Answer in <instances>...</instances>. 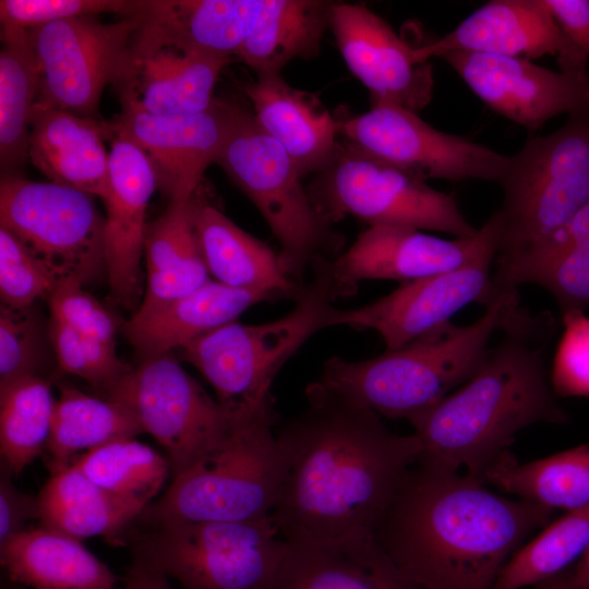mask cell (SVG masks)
Returning a JSON list of instances; mask_svg holds the SVG:
<instances>
[{
	"label": "cell",
	"mask_w": 589,
	"mask_h": 589,
	"mask_svg": "<svg viewBox=\"0 0 589 589\" xmlns=\"http://www.w3.org/2000/svg\"><path fill=\"white\" fill-rule=\"evenodd\" d=\"M2 589H28V588L13 584L7 579L5 584L2 586Z\"/></svg>",
	"instance_id": "cell-50"
},
{
	"label": "cell",
	"mask_w": 589,
	"mask_h": 589,
	"mask_svg": "<svg viewBox=\"0 0 589 589\" xmlns=\"http://www.w3.org/2000/svg\"><path fill=\"white\" fill-rule=\"evenodd\" d=\"M196 228L206 267L215 281L296 300L302 287L283 271L278 254L239 228L200 190Z\"/></svg>",
	"instance_id": "cell-29"
},
{
	"label": "cell",
	"mask_w": 589,
	"mask_h": 589,
	"mask_svg": "<svg viewBox=\"0 0 589 589\" xmlns=\"http://www.w3.org/2000/svg\"><path fill=\"white\" fill-rule=\"evenodd\" d=\"M501 228L497 211L467 239L447 240L405 226H371L332 260L333 273L349 293L365 279L417 280L471 262L489 244L500 241Z\"/></svg>",
	"instance_id": "cell-18"
},
{
	"label": "cell",
	"mask_w": 589,
	"mask_h": 589,
	"mask_svg": "<svg viewBox=\"0 0 589 589\" xmlns=\"http://www.w3.org/2000/svg\"><path fill=\"white\" fill-rule=\"evenodd\" d=\"M230 61L134 33L129 57L113 86L121 108L154 115L196 113L215 101L216 82Z\"/></svg>",
	"instance_id": "cell-22"
},
{
	"label": "cell",
	"mask_w": 589,
	"mask_h": 589,
	"mask_svg": "<svg viewBox=\"0 0 589 589\" xmlns=\"http://www.w3.org/2000/svg\"><path fill=\"white\" fill-rule=\"evenodd\" d=\"M544 1L565 35L589 60V1Z\"/></svg>",
	"instance_id": "cell-46"
},
{
	"label": "cell",
	"mask_w": 589,
	"mask_h": 589,
	"mask_svg": "<svg viewBox=\"0 0 589 589\" xmlns=\"http://www.w3.org/2000/svg\"><path fill=\"white\" fill-rule=\"evenodd\" d=\"M275 299L280 298L209 280L152 312L133 313L120 323V332L141 361L179 350L197 337L235 322L252 305Z\"/></svg>",
	"instance_id": "cell-25"
},
{
	"label": "cell",
	"mask_w": 589,
	"mask_h": 589,
	"mask_svg": "<svg viewBox=\"0 0 589 589\" xmlns=\"http://www.w3.org/2000/svg\"><path fill=\"white\" fill-rule=\"evenodd\" d=\"M46 446L50 470L67 466L82 450L144 433L135 416L121 404L60 385Z\"/></svg>",
	"instance_id": "cell-34"
},
{
	"label": "cell",
	"mask_w": 589,
	"mask_h": 589,
	"mask_svg": "<svg viewBox=\"0 0 589 589\" xmlns=\"http://www.w3.org/2000/svg\"><path fill=\"white\" fill-rule=\"evenodd\" d=\"M589 548V504L567 512L518 549L501 570L494 589L536 586L580 560Z\"/></svg>",
	"instance_id": "cell-37"
},
{
	"label": "cell",
	"mask_w": 589,
	"mask_h": 589,
	"mask_svg": "<svg viewBox=\"0 0 589 589\" xmlns=\"http://www.w3.org/2000/svg\"><path fill=\"white\" fill-rule=\"evenodd\" d=\"M41 329L32 306H0V385L38 373Z\"/></svg>",
	"instance_id": "cell-42"
},
{
	"label": "cell",
	"mask_w": 589,
	"mask_h": 589,
	"mask_svg": "<svg viewBox=\"0 0 589 589\" xmlns=\"http://www.w3.org/2000/svg\"><path fill=\"white\" fill-rule=\"evenodd\" d=\"M516 287H493L484 312L473 323L452 321L394 350L361 361L329 358L317 383L378 416L410 417L432 407L465 384L498 333Z\"/></svg>",
	"instance_id": "cell-4"
},
{
	"label": "cell",
	"mask_w": 589,
	"mask_h": 589,
	"mask_svg": "<svg viewBox=\"0 0 589 589\" xmlns=\"http://www.w3.org/2000/svg\"><path fill=\"white\" fill-rule=\"evenodd\" d=\"M498 184L495 262H504L548 242L589 203V107L556 131L528 139L509 156Z\"/></svg>",
	"instance_id": "cell-7"
},
{
	"label": "cell",
	"mask_w": 589,
	"mask_h": 589,
	"mask_svg": "<svg viewBox=\"0 0 589 589\" xmlns=\"http://www.w3.org/2000/svg\"><path fill=\"white\" fill-rule=\"evenodd\" d=\"M262 0H148L135 35L231 59L252 31Z\"/></svg>",
	"instance_id": "cell-27"
},
{
	"label": "cell",
	"mask_w": 589,
	"mask_h": 589,
	"mask_svg": "<svg viewBox=\"0 0 589 589\" xmlns=\"http://www.w3.org/2000/svg\"><path fill=\"white\" fill-rule=\"evenodd\" d=\"M316 211L330 223L353 216L371 226H405L467 239L477 235L455 199L426 181L338 142L306 189Z\"/></svg>",
	"instance_id": "cell-10"
},
{
	"label": "cell",
	"mask_w": 589,
	"mask_h": 589,
	"mask_svg": "<svg viewBox=\"0 0 589 589\" xmlns=\"http://www.w3.org/2000/svg\"><path fill=\"white\" fill-rule=\"evenodd\" d=\"M156 189V176L146 155L132 142L115 137L109 151L108 192L103 201L105 261L109 298L127 310H136L144 293L141 262L145 217Z\"/></svg>",
	"instance_id": "cell-21"
},
{
	"label": "cell",
	"mask_w": 589,
	"mask_h": 589,
	"mask_svg": "<svg viewBox=\"0 0 589 589\" xmlns=\"http://www.w3.org/2000/svg\"><path fill=\"white\" fill-rule=\"evenodd\" d=\"M337 119V118H336ZM344 141L424 181L478 179L500 182L509 156L424 122L416 111L372 105L366 112L337 119Z\"/></svg>",
	"instance_id": "cell-14"
},
{
	"label": "cell",
	"mask_w": 589,
	"mask_h": 589,
	"mask_svg": "<svg viewBox=\"0 0 589 589\" xmlns=\"http://www.w3.org/2000/svg\"><path fill=\"white\" fill-rule=\"evenodd\" d=\"M277 434L285 474L271 516L287 542L372 534L418 460V436L317 382Z\"/></svg>",
	"instance_id": "cell-1"
},
{
	"label": "cell",
	"mask_w": 589,
	"mask_h": 589,
	"mask_svg": "<svg viewBox=\"0 0 589 589\" xmlns=\"http://www.w3.org/2000/svg\"><path fill=\"white\" fill-rule=\"evenodd\" d=\"M268 589H414L372 534L287 542Z\"/></svg>",
	"instance_id": "cell-24"
},
{
	"label": "cell",
	"mask_w": 589,
	"mask_h": 589,
	"mask_svg": "<svg viewBox=\"0 0 589 589\" xmlns=\"http://www.w3.org/2000/svg\"><path fill=\"white\" fill-rule=\"evenodd\" d=\"M56 400L50 381L25 376L0 385L1 461L19 476L46 448Z\"/></svg>",
	"instance_id": "cell-35"
},
{
	"label": "cell",
	"mask_w": 589,
	"mask_h": 589,
	"mask_svg": "<svg viewBox=\"0 0 589 589\" xmlns=\"http://www.w3.org/2000/svg\"><path fill=\"white\" fill-rule=\"evenodd\" d=\"M332 5L318 0H262L237 57L262 75L280 73L293 59L316 56L329 27Z\"/></svg>",
	"instance_id": "cell-31"
},
{
	"label": "cell",
	"mask_w": 589,
	"mask_h": 589,
	"mask_svg": "<svg viewBox=\"0 0 589 589\" xmlns=\"http://www.w3.org/2000/svg\"><path fill=\"white\" fill-rule=\"evenodd\" d=\"M108 399L129 409L164 448L171 479L215 448L235 422L172 352L141 360Z\"/></svg>",
	"instance_id": "cell-12"
},
{
	"label": "cell",
	"mask_w": 589,
	"mask_h": 589,
	"mask_svg": "<svg viewBox=\"0 0 589 589\" xmlns=\"http://www.w3.org/2000/svg\"><path fill=\"white\" fill-rule=\"evenodd\" d=\"M533 589H580L575 582L573 568L544 580L536 586Z\"/></svg>",
	"instance_id": "cell-48"
},
{
	"label": "cell",
	"mask_w": 589,
	"mask_h": 589,
	"mask_svg": "<svg viewBox=\"0 0 589 589\" xmlns=\"http://www.w3.org/2000/svg\"><path fill=\"white\" fill-rule=\"evenodd\" d=\"M311 267V281L284 317L259 325L231 322L179 349L233 419L273 407L271 386L279 370L311 336L336 326L339 309L333 301L349 292L336 280L332 260H317Z\"/></svg>",
	"instance_id": "cell-5"
},
{
	"label": "cell",
	"mask_w": 589,
	"mask_h": 589,
	"mask_svg": "<svg viewBox=\"0 0 589 589\" xmlns=\"http://www.w3.org/2000/svg\"><path fill=\"white\" fill-rule=\"evenodd\" d=\"M71 462L101 489L146 506L170 474L166 456L135 437L110 441L79 454Z\"/></svg>",
	"instance_id": "cell-36"
},
{
	"label": "cell",
	"mask_w": 589,
	"mask_h": 589,
	"mask_svg": "<svg viewBox=\"0 0 589 589\" xmlns=\"http://www.w3.org/2000/svg\"><path fill=\"white\" fill-rule=\"evenodd\" d=\"M573 575L580 589H589V548L573 568Z\"/></svg>",
	"instance_id": "cell-49"
},
{
	"label": "cell",
	"mask_w": 589,
	"mask_h": 589,
	"mask_svg": "<svg viewBox=\"0 0 589 589\" xmlns=\"http://www.w3.org/2000/svg\"><path fill=\"white\" fill-rule=\"evenodd\" d=\"M453 51L532 59L553 56L561 71H587L588 59L565 35L544 0H493L441 38L412 47L425 63Z\"/></svg>",
	"instance_id": "cell-19"
},
{
	"label": "cell",
	"mask_w": 589,
	"mask_h": 589,
	"mask_svg": "<svg viewBox=\"0 0 589 589\" xmlns=\"http://www.w3.org/2000/svg\"><path fill=\"white\" fill-rule=\"evenodd\" d=\"M47 334L59 368L86 381L103 398L108 399L131 371L110 347L87 337L53 316L49 317Z\"/></svg>",
	"instance_id": "cell-39"
},
{
	"label": "cell",
	"mask_w": 589,
	"mask_h": 589,
	"mask_svg": "<svg viewBox=\"0 0 589 589\" xmlns=\"http://www.w3.org/2000/svg\"><path fill=\"white\" fill-rule=\"evenodd\" d=\"M122 542L132 558L184 589H268L287 550L271 515L243 521L132 524Z\"/></svg>",
	"instance_id": "cell-8"
},
{
	"label": "cell",
	"mask_w": 589,
	"mask_h": 589,
	"mask_svg": "<svg viewBox=\"0 0 589 589\" xmlns=\"http://www.w3.org/2000/svg\"><path fill=\"white\" fill-rule=\"evenodd\" d=\"M119 589H173L169 577L144 561L132 558Z\"/></svg>",
	"instance_id": "cell-47"
},
{
	"label": "cell",
	"mask_w": 589,
	"mask_h": 589,
	"mask_svg": "<svg viewBox=\"0 0 589 589\" xmlns=\"http://www.w3.org/2000/svg\"><path fill=\"white\" fill-rule=\"evenodd\" d=\"M93 197L51 181L1 177L0 228L13 235L59 284L85 286L106 273L105 217Z\"/></svg>",
	"instance_id": "cell-11"
},
{
	"label": "cell",
	"mask_w": 589,
	"mask_h": 589,
	"mask_svg": "<svg viewBox=\"0 0 589 589\" xmlns=\"http://www.w3.org/2000/svg\"><path fill=\"white\" fill-rule=\"evenodd\" d=\"M0 562L8 580L28 589H117L119 582L81 540L41 526L0 546Z\"/></svg>",
	"instance_id": "cell-28"
},
{
	"label": "cell",
	"mask_w": 589,
	"mask_h": 589,
	"mask_svg": "<svg viewBox=\"0 0 589 589\" xmlns=\"http://www.w3.org/2000/svg\"><path fill=\"white\" fill-rule=\"evenodd\" d=\"M564 332L551 374L557 396H589V316L585 312L562 314Z\"/></svg>",
	"instance_id": "cell-43"
},
{
	"label": "cell",
	"mask_w": 589,
	"mask_h": 589,
	"mask_svg": "<svg viewBox=\"0 0 589 589\" xmlns=\"http://www.w3.org/2000/svg\"><path fill=\"white\" fill-rule=\"evenodd\" d=\"M110 121L83 118L36 103L28 139V161L51 182L104 201L108 192Z\"/></svg>",
	"instance_id": "cell-23"
},
{
	"label": "cell",
	"mask_w": 589,
	"mask_h": 589,
	"mask_svg": "<svg viewBox=\"0 0 589 589\" xmlns=\"http://www.w3.org/2000/svg\"><path fill=\"white\" fill-rule=\"evenodd\" d=\"M216 164L260 211L280 244V266L296 283L315 261L330 260L342 247L310 201L303 176L253 112L238 106Z\"/></svg>",
	"instance_id": "cell-9"
},
{
	"label": "cell",
	"mask_w": 589,
	"mask_h": 589,
	"mask_svg": "<svg viewBox=\"0 0 589 589\" xmlns=\"http://www.w3.org/2000/svg\"><path fill=\"white\" fill-rule=\"evenodd\" d=\"M482 483L537 505L566 512L589 504V443L526 464L506 453Z\"/></svg>",
	"instance_id": "cell-33"
},
{
	"label": "cell",
	"mask_w": 589,
	"mask_h": 589,
	"mask_svg": "<svg viewBox=\"0 0 589 589\" xmlns=\"http://www.w3.org/2000/svg\"><path fill=\"white\" fill-rule=\"evenodd\" d=\"M145 1V0H144ZM144 1L129 0H1V25L24 29L99 13L137 15Z\"/></svg>",
	"instance_id": "cell-41"
},
{
	"label": "cell",
	"mask_w": 589,
	"mask_h": 589,
	"mask_svg": "<svg viewBox=\"0 0 589 589\" xmlns=\"http://www.w3.org/2000/svg\"><path fill=\"white\" fill-rule=\"evenodd\" d=\"M59 285L51 272L13 235L0 228V298L11 309L48 299Z\"/></svg>",
	"instance_id": "cell-40"
},
{
	"label": "cell",
	"mask_w": 589,
	"mask_h": 589,
	"mask_svg": "<svg viewBox=\"0 0 589 589\" xmlns=\"http://www.w3.org/2000/svg\"><path fill=\"white\" fill-rule=\"evenodd\" d=\"M268 408L236 419L229 434L190 466L133 524L243 521L271 515L285 474V455Z\"/></svg>",
	"instance_id": "cell-6"
},
{
	"label": "cell",
	"mask_w": 589,
	"mask_h": 589,
	"mask_svg": "<svg viewBox=\"0 0 589 589\" xmlns=\"http://www.w3.org/2000/svg\"><path fill=\"white\" fill-rule=\"evenodd\" d=\"M140 25L139 13L111 23L86 15L28 29L39 70L37 103L101 120L103 92L119 79Z\"/></svg>",
	"instance_id": "cell-13"
},
{
	"label": "cell",
	"mask_w": 589,
	"mask_h": 589,
	"mask_svg": "<svg viewBox=\"0 0 589 589\" xmlns=\"http://www.w3.org/2000/svg\"><path fill=\"white\" fill-rule=\"evenodd\" d=\"M498 241L456 269L408 281L381 299L339 310L336 325L376 330L387 350L398 349L450 322L462 308L492 297Z\"/></svg>",
	"instance_id": "cell-16"
},
{
	"label": "cell",
	"mask_w": 589,
	"mask_h": 589,
	"mask_svg": "<svg viewBox=\"0 0 589 589\" xmlns=\"http://www.w3.org/2000/svg\"><path fill=\"white\" fill-rule=\"evenodd\" d=\"M492 110L526 128L589 107V73L553 71L525 58L453 51L442 57Z\"/></svg>",
	"instance_id": "cell-17"
},
{
	"label": "cell",
	"mask_w": 589,
	"mask_h": 589,
	"mask_svg": "<svg viewBox=\"0 0 589 589\" xmlns=\"http://www.w3.org/2000/svg\"><path fill=\"white\" fill-rule=\"evenodd\" d=\"M237 108L238 105L219 99L206 110L189 115H154L121 108L110 122L113 139L128 140L146 155L157 189L169 202L187 201L201 188L206 169L217 163Z\"/></svg>",
	"instance_id": "cell-15"
},
{
	"label": "cell",
	"mask_w": 589,
	"mask_h": 589,
	"mask_svg": "<svg viewBox=\"0 0 589 589\" xmlns=\"http://www.w3.org/2000/svg\"><path fill=\"white\" fill-rule=\"evenodd\" d=\"M47 301L50 316L87 337L116 348V334L120 325L83 285L63 281L57 286Z\"/></svg>",
	"instance_id": "cell-44"
},
{
	"label": "cell",
	"mask_w": 589,
	"mask_h": 589,
	"mask_svg": "<svg viewBox=\"0 0 589 589\" xmlns=\"http://www.w3.org/2000/svg\"><path fill=\"white\" fill-rule=\"evenodd\" d=\"M552 513L418 458L374 539L414 589H494L508 560Z\"/></svg>",
	"instance_id": "cell-2"
},
{
	"label": "cell",
	"mask_w": 589,
	"mask_h": 589,
	"mask_svg": "<svg viewBox=\"0 0 589 589\" xmlns=\"http://www.w3.org/2000/svg\"><path fill=\"white\" fill-rule=\"evenodd\" d=\"M492 283L498 287L533 284L546 289L561 313L589 308V242L495 265Z\"/></svg>",
	"instance_id": "cell-38"
},
{
	"label": "cell",
	"mask_w": 589,
	"mask_h": 589,
	"mask_svg": "<svg viewBox=\"0 0 589 589\" xmlns=\"http://www.w3.org/2000/svg\"><path fill=\"white\" fill-rule=\"evenodd\" d=\"M259 125L290 156L302 176L318 172L337 147V119L311 93L278 74L257 75L242 85Z\"/></svg>",
	"instance_id": "cell-26"
},
{
	"label": "cell",
	"mask_w": 589,
	"mask_h": 589,
	"mask_svg": "<svg viewBox=\"0 0 589 589\" xmlns=\"http://www.w3.org/2000/svg\"><path fill=\"white\" fill-rule=\"evenodd\" d=\"M329 27L352 74L369 89L372 105L418 111L432 99L433 72L376 13L362 4L334 3Z\"/></svg>",
	"instance_id": "cell-20"
},
{
	"label": "cell",
	"mask_w": 589,
	"mask_h": 589,
	"mask_svg": "<svg viewBox=\"0 0 589 589\" xmlns=\"http://www.w3.org/2000/svg\"><path fill=\"white\" fill-rule=\"evenodd\" d=\"M14 474L9 467L0 464V546L25 530L26 524L39 518L38 498L16 489Z\"/></svg>",
	"instance_id": "cell-45"
},
{
	"label": "cell",
	"mask_w": 589,
	"mask_h": 589,
	"mask_svg": "<svg viewBox=\"0 0 589 589\" xmlns=\"http://www.w3.org/2000/svg\"><path fill=\"white\" fill-rule=\"evenodd\" d=\"M37 498L41 527L81 541L101 536L118 545L146 507L96 485L73 462L52 470Z\"/></svg>",
	"instance_id": "cell-30"
},
{
	"label": "cell",
	"mask_w": 589,
	"mask_h": 589,
	"mask_svg": "<svg viewBox=\"0 0 589 589\" xmlns=\"http://www.w3.org/2000/svg\"><path fill=\"white\" fill-rule=\"evenodd\" d=\"M0 168L20 177L28 161L31 117L39 94V70L29 31L1 25Z\"/></svg>",
	"instance_id": "cell-32"
},
{
	"label": "cell",
	"mask_w": 589,
	"mask_h": 589,
	"mask_svg": "<svg viewBox=\"0 0 589 589\" xmlns=\"http://www.w3.org/2000/svg\"><path fill=\"white\" fill-rule=\"evenodd\" d=\"M558 323L515 299L473 375L408 421L422 444L419 458L482 480L516 435L538 423L564 424L546 357Z\"/></svg>",
	"instance_id": "cell-3"
}]
</instances>
